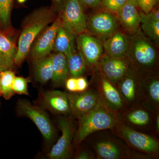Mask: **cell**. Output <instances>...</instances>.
Segmentation results:
<instances>
[{
	"instance_id": "6da1fadb",
	"label": "cell",
	"mask_w": 159,
	"mask_h": 159,
	"mask_svg": "<svg viewBox=\"0 0 159 159\" xmlns=\"http://www.w3.org/2000/svg\"><path fill=\"white\" fill-rule=\"evenodd\" d=\"M129 37L126 59L140 77L158 74V57L152 41L140 31Z\"/></svg>"
},
{
	"instance_id": "7a4b0ae2",
	"label": "cell",
	"mask_w": 159,
	"mask_h": 159,
	"mask_svg": "<svg viewBox=\"0 0 159 159\" xmlns=\"http://www.w3.org/2000/svg\"><path fill=\"white\" fill-rule=\"evenodd\" d=\"M96 159H147L144 154L132 149L111 129L96 132L85 139Z\"/></svg>"
},
{
	"instance_id": "3957f363",
	"label": "cell",
	"mask_w": 159,
	"mask_h": 159,
	"mask_svg": "<svg viewBox=\"0 0 159 159\" xmlns=\"http://www.w3.org/2000/svg\"><path fill=\"white\" fill-rule=\"evenodd\" d=\"M77 119L78 127L74 139V145L77 146L91 134L113 129L120 122L119 117L106 106L101 99L93 109Z\"/></svg>"
},
{
	"instance_id": "277c9868",
	"label": "cell",
	"mask_w": 159,
	"mask_h": 159,
	"mask_svg": "<svg viewBox=\"0 0 159 159\" xmlns=\"http://www.w3.org/2000/svg\"><path fill=\"white\" fill-rule=\"evenodd\" d=\"M54 19L52 11L47 9L37 11L29 16L20 35L18 49L14 58L15 64L19 66L22 63L35 38L54 20Z\"/></svg>"
},
{
	"instance_id": "5b68a950",
	"label": "cell",
	"mask_w": 159,
	"mask_h": 159,
	"mask_svg": "<svg viewBox=\"0 0 159 159\" xmlns=\"http://www.w3.org/2000/svg\"><path fill=\"white\" fill-rule=\"evenodd\" d=\"M111 130L132 149L151 159L158 158L159 141L154 135L134 129L121 121Z\"/></svg>"
},
{
	"instance_id": "8992f818",
	"label": "cell",
	"mask_w": 159,
	"mask_h": 159,
	"mask_svg": "<svg viewBox=\"0 0 159 159\" xmlns=\"http://www.w3.org/2000/svg\"><path fill=\"white\" fill-rule=\"evenodd\" d=\"M59 17L61 25L74 36L88 32L87 19L80 0H65Z\"/></svg>"
},
{
	"instance_id": "52a82bcc",
	"label": "cell",
	"mask_w": 159,
	"mask_h": 159,
	"mask_svg": "<svg viewBox=\"0 0 159 159\" xmlns=\"http://www.w3.org/2000/svg\"><path fill=\"white\" fill-rule=\"evenodd\" d=\"M17 108L20 115L31 119L48 142L55 138L56 130L47 113L39 107L25 100L18 101Z\"/></svg>"
},
{
	"instance_id": "ba28073f",
	"label": "cell",
	"mask_w": 159,
	"mask_h": 159,
	"mask_svg": "<svg viewBox=\"0 0 159 159\" xmlns=\"http://www.w3.org/2000/svg\"><path fill=\"white\" fill-rule=\"evenodd\" d=\"M157 111H153L143 105H140L127 109L120 115L119 119L121 122L130 128L145 133L154 135V122Z\"/></svg>"
},
{
	"instance_id": "9c48e42d",
	"label": "cell",
	"mask_w": 159,
	"mask_h": 159,
	"mask_svg": "<svg viewBox=\"0 0 159 159\" xmlns=\"http://www.w3.org/2000/svg\"><path fill=\"white\" fill-rule=\"evenodd\" d=\"M95 76L93 84L100 99L106 106L119 118L127 108L119 91L113 84L97 71Z\"/></svg>"
},
{
	"instance_id": "30bf717a",
	"label": "cell",
	"mask_w": 159,
	"mask_h": 159,
	"mask_svg": "<svg viewBox=\"0 0 159 159\" xmlns=\"http://www.w3.org/2000/svg\"><path fill=\"white\" fill-rule=\"evenodd\" d=\"M115 86L127 109L142 105L143 94L141 78L132 70Z\"/></svg>"
},
{
	"instance_id": "8fae6325",
	"label": "cell",
	"mask_w": 159,
	"mask_h": 159,
	"mask_svg": "<svg viewBox=\"0 0 159 159\" xmlns=\"http://www.w3.org/2000/svg\"><path fill=\"white\" fill-rule=\"evenodd\" d=\"M58 124L62 134L48 154V157L51 159L70 158L72 142L76 134L74 123L70 118L61 116L58 120Z\"/></svg>"
},
{
	"instance_id": "7c38bea8",
	"label": "cell",
	"mask_w": 159,
	"mask_h": 159,
	"mask_svg": "<svg viewBox=\"0 0 159 159\" xmlns=\"http://www.w3.org/2000/svg\"><path fill=\"white\" fill-rule=\"evenodd\" d=\"M132 70L126 59L104 54L97 64L96 70L114 85Z\"/></svg>"
},
{
	"instance_id": "4fadbf2b",
	"label": "cell",
	"mask_w": 159,
	"mask_h": 159,
	"mask_svg": "<svg viewBox=\"0 0 159 159\" xmlns=\"http://www.w3.org/2000/svg\"><path fill=\"white\" fill-rule=\"evenodd\" d=\"M67 95L70 114L76 119L93 109L100 99L97 90L94 87L80 93L69 92Z\"/></svg>"
},
{
	"instance_id": "5bb4252c",
	"label": "cell",
	"mask_w": 159,
	"mask_h": 159,
	"mask_svg": "<svg viewBox=\"0 0 159 159\" xmlns=\"http://www.w3.org/2000/svg\"><path fill=\"white\" fill-rule=\"evenodd\" d=\"M77 49L85 60L89 68H97V64L104 53L102 41L88 32L77 36Z\"/></svg>"
},
{
	"instance_id": "9a60e30c",
	"label": "cell",
	"mask_w": 159,
	"mask_h": 159,
	"mask_svg": "<svg viewBox=\"0 0 159 159\" xmlns=\"http://www.w3.org/2000/svg\"><path fill=\"white\" fill-rule=\"evenodd\" d=\"M116 19L108 12L97 13L87 21V29L90 34L104 42L117 31Z\"/></svg>"
},
{
	"instance_id": "2e32d148",
	"label": "cell",
	"mask_w": 159,
	"mask_h": 159,
	"mask_svg": "<svg viewBox=\"0 0 159 159\" xmlns=\"http://www.w3.org/2000/svg\"><path fill=\"white\" fill-rule=\"evenodd\" d=\"M61 25V20L59 16L40 34L31 52L34 60L47 57L54 49L57 31Z\"/></svg>"
},
{
	"instance_id": "e0dca14e",
	"label": "cell",
	"mask_w": 159,
	"mask_h": 159,
	"mask_svg": "<svg viewBox=\"0 0 159 159\" xmlns=\"http://www.w3.org/2000/svg\"><path fill=\"white\" fill-rule=\"evenodd\" d=\"M143 90L142 105L151 110H159V78L158 74L140 77Z\"/></svg>"
},
{
	"instance_id": "ac0fdd59",
	"label": "cell",
	"mask_w": 159,
	"mask_h": 159,
	"mask_svg": "<svg viewBox=\"0 0 159 159\" xmlns=\"http://www.w3.org/2000/svg\"><path fill=\"white\" fill-rule=\"evenodd\" d=\"M44 106L54 113L70 114V109L67 93L60 91H46L42 94Z\"/></svg>"
},
{
	"instance_id": "d6986e66",
	"label": "cell",
	"mask_w": 159,
	"mask_h": 159,
	"mask_svg": "<svg viewBox=\"0 0 159 159\" xmlns=\"http://www.w3.org/2000/svg\"><path fill=\"white\" fill-rule=\"evenodd\" d=\"M128 45V36L117 31L102 43L104 54L111 57L125 59Z\"/></svg>"
},
{
	"instance_id": "ffe728a7",
	"label": "cell",
	"mask_w": 159,
	"mask_h": 159,
	"mask_svg": "<svg viewBox=\"0 0 159 159\" xmlns=\"http://www.w3.org/2000/svg\"><path fill=\"white\" fill-rule=\"evenodd\" d=\"M117 14L118 20L125 31L131 34L139 31L140 14L133 4L127 2Z\"/></svg>"
},
{
	"instance_id": "44dd1931",
	"label": "cell",
	"mask_w": 159,
	"mask_h": 159,
	"mask_svg": "<svg viewBox=\"0 0 159 159\" xmlns=\"http://www.w3.org/2000/svg\"><path fill=\"white\" fill-rule=\"evenodd\" d=\"M51 57L53 66L51 80L55 85H64L69 74L66 57L61 52H57L51 55Z\"/></svg>"
},
{
	"instance_id": "7402d4cb",
	"label": "cell",
	"mask_w": 159,
	"mask_h": 159,
	"mask_svg": "<svg viewBox=\"0 0 159 159\" xmlns=\"http://www.w3.org/2000/svg\"><path fill=\"white\" fill-rule=\"evenodd\" d=\"M74 34L62 25L57 31L54 42V49L56 52H61L66 56L76 51Z\"/></svg>"
},
{
	"instance_id": "603a6c76",
	"label": "cell",
	"mask_w": 159,
	"mask_h": 159,
	"mask_svg": "<svg viewBox=\"0 0 159 159\" xmlns=\"http://www.w3.org/2000/svg\"><path fill=\"white\" fill-rule=\"evenodd\" d=\"M66 57L68 74L71 77L82 76L85 73L87 66L81 53L78 50H76Z\"/></svg>"
},
{
	"instance_id": "cb8c5ba5",
	"label": "cell",
	"mask_w": 159,
	"mask_h": 159,
	"mask_svg": "<svg viewBox=\"0 0 159 159\" xmlns=\"http://www.w3.org/2000/svg\"><path fill=\"white\" fill-rule=\"evenodd\" d=\"M34 73L36 80L41 83H46L51 79L53 66L51 56L35 60Z\"/></svg>"
},
{
	"instance_id": "d4e9b609",
	"label": "cell",
	"mask_w": 159,
	"mask_h": 159,
	"mask_svg": "<svg viewBox=\"0 0 159 159\" xmlns=\"http://www.w3.org/2000/svg\"><path fill=\"white\" fill-rule=\"evenodd\" d=\"M15 77L14 73L9 70L0 72V95L6 99L11 98L15 93L12 89Z\"/></svg>"
},
{
	"instance_id": "484cf974",
	"label": "cell",
	"mask_w": 159,
	"mask_h": 159,
	"mask_svg": "<svg viewBox=\"0 0 159 159\" xmlns=\"http://www.w3.org/2000/svg\"><path fill=\"white\" fill-rule=\"evenodd\" d=\"M140 14V23L145 35L154 42L158 43L159 41V21L145 18L142 13Z\"/></svg>"
},
{
	"instance_id": "4316f807",
	"label": "cell",
	"mask_w": 159,
	"mask_h": 159,
	"mask_svg": "<svg viewBox=\"0 0 159 159\" xmlns=\"http://www.w3.org/2000/svg\"><path fill=\"white\" fill-rule=\"evenodd\" d=\"M66 89L71 93H80L87 90L89 83L85 77L80 76L67 78L65 83Z\"/></svg>"
},
{
	"instance_id": "83f0119b",
	"label": "cell",
	"mask_w": 159,
	"mask_h": 159,
	"mask_svg": "<svg viewBox=\"0 0 159 159\" xmlns=\"http://www.w3.org/2000/svg\"><path fill=\"white\" fill-rule=\"evenodd\" d=\"M0 51L6 57L13 60L17 51L13 43L1 33H0Z\"/></svg>"
},
{
	"instance_id": "f1b7e54d",
	"label": "cell",
	"mask_w": 159,
	"mask_h": 159,
	"mask_svg": "<svg viewBox=\"0 0 159 159\" xmlns=\"http://www.w3.org/2000/svg\"><path fill=\"white\" fill-rule=\"evenodd\" d=\"M12 0H0V21L4 26L9 25Z\"/></svg>"
},
{
	"instance_id": "f546056e",
	"label": "cell",
	"mask_w": 159,
	"mask_h": 159,
	"mask_svg": "<svg viewBox=\"0 0 159 159\" xmlns=\"http://www.w3.org/2000/svg\"><path fill=\"white\" fill-rule=\"evenodd\" d=\"M28 79L22 77H15L12 84V90L15 93L29 95L28 89Z\"/></svg>"
},
{
	"instance_id": "4dcf8cb0",
	"label": "cell",
	"mask_w": 159,
	"mask_h": 159,
	"mask_svg": "<svg viewBox=\"0 0 159 159\" xmlns=\"http://www.w3.org/2000/svg\"><path fill=\"white\" fill-rule=\"evenodd\" d=\"M127 2V0H101V3L104 9L117 13Z\"/></svg>"
},
{
	"instance_id": "1f68e13d",
	"label": "cell",
	"mask_w": 159,
	"mask_h": 159,
	"mask_svg": "<svg viewBox=\"0 0 159 159\" xmlns=\"http://www.w3.org/2000/svg\"><path fill=\"white\" fill-rule=\"evenodd\" d=\"M74 159H95L96 156L93 151L88 145L80 148L76 154Z\"/></svg>"
},
{
	"instance_id": "d6a6232c",
	"label": "cell",
	"mask_w": 159,
	"mask_h": 159,
	"mask_svg": "<svg viewBox=\"0 0 159 159\" xmlns=\"http://www.w3.org/2000/svg\"><path fill=\"white\" fill-rule=\"evenodd\" d=\"M157 1V0H137V4L143 13L148 14L154 9Z\"/></svg>"
},
{
	"instance_id": "836d02e7",
	"label": "cell",
	"mask_w": 159,
	"mask_h": 159,
	"mask_svg": "<svg viewBox=\"0 0 159 159\" xmlns=\"http://www.w3.org/2000/svg\"><path fill=\"white\" fill-rule=\"evenodd\" d=\"M14 60L6 57L0 51V72L11 68L14 64Z\"/></svg>"
},
{
	"instance_id": "e575fe53",
	"label": "cell",
	"mask_w": 159,
	"mask_h": 159,
	"mask_svg": "<svg viewBox=\"0 0 159 159\" xmlns=\"http://www.w3.org/2000/svg\"><path fill=\"white\" fill-rule=\"evenodd\" d=\"M143 16L147 19L155 21H159V11L158 9H152L148 14L142 12Z\"/></svg>"
},
{
	"instance_id": "d590c367",
	"label": "cell",
	"mask_w": 159,
	"mask_h": 159,
	"mask_svg": "<svg viewBox=\"0 0 159 159\" xmlns=\"http://www.w3.org/2000/svg\"><path fill=\"white\" fill-rule=\"evenodd\" d=\"M153 134L157 137L159 134V111L156 113L154 122Z\"/></svg>"
},
{
	"instance_id": "8d00e7d4",
	"label": "cell",
	"mask_w": 159,
	"mask_h": 159,
	"mask_svg": "<svg viewBox=\"0 0 159 159\" xmlns=\"http://www.w3.org/2000/svg\"><path fill=\"white\" fill-rule=\"evenodd\" d=\"M80 2L82 3L86 6L94 7L98 6L101 3V0H80Z\"/></svg>"
},
{
	"instance_id": "74e56055",
	"label": "cell",
	"mask_w": 159,
	"mask_h": 159,
	"mask_svg": "<svg viewBox=\"0 0 159 159\" xmlns=\"http://www.w3.org/2000/svg\"><path fill=\"white\" fill-rule=\"evenodd\" d=\"M127 2L131 3L133 4L134 6L137 7L138 6V4H137V0H127Z\"/></svg>"
},
{
	"instance_id": "f35d334b",
	"label": "cell",
	"mask_w": 159,
	"mask_h": 159,
	"mask_svg": "<svg viewBox=\"0 0 159 159\" xmlns=\"http://www.w3.org/2000/svg\"><path fill=\"white\" fill-rule=\"evenodd\" d=\"M25 1L26 0H18V1L20 3L24 2H25Z\"/></svg>"
},
{
	"instance_id": "ab89813d",
	"label": "cell",
	"mask_w": 159,
	"mask_h": 159,
	"mask_svg": "<svg viewBox=\"0 0 159 159\" xmlns=\"http://www.w3.org/2000/svg\"><path fill=\"white\" fill-rule=\"evenodd\" d=\"M55 1H56V2H60V1H61V0H55Z\"/></svg>"
}]
</instances>
